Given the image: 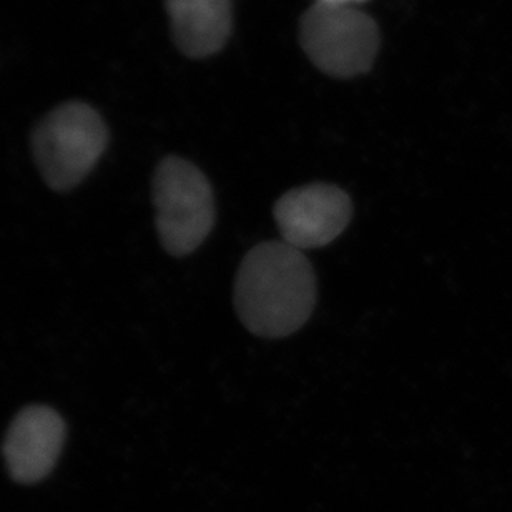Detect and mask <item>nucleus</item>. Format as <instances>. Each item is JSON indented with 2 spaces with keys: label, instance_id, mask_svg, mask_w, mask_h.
I'll list each match as a JSON object with an SVG mask.
<instances>
[{
  "label": "nucleus",
  "instance_id": "1",
  "mask_svg": "<svg viewBox=\"0 0 512 512\" xmlns=\"http://www.w3.org/2000/svg\"><path fill=\"white\" fill-rule=\"evenodd\" d=\"M316 278L305 253L285 242H265L243 258L235 281V306L248 330L283 338L310 320Z\"/></svg>",
  "mask_w": 512,
  "mask_h": 512
},
{
  "label": "nucleus",
  "instance_id": "2",
  "mask_svg": "<svg viewBox=\"0 0 512 512\" xmlns=\"http://www.w3.org/2000/svg\"><path fill=\"white\" fill-rule=\"evenodd\" d=\"M109 143V130L97 110L67 102L52 110L32 135V148L50 188L65 192L84 180Z\"/></svg>",
  "mask_w": 512,
  "mask_h": 512
},
{
  "label": "nucleus",
  "instance_id": "3",
  "mask_svg": "<svg viewBox=\"0 0 512 512\" xmlns=\"http://www.w3.org/2000/svg\"><path fill=\"white\" fill-rule=\"evenodd\" d=\"M153 202L158 235L168 253L190 255L212 232V185L193 163L180 157L162 160L153 177Z\"/></svg>",
  "mask_w": 512,
  "mask_h": 512
},
{
  "label": "nucleus",
  "instance_id": "4",
  "mask_svg": "<svg viewBox=\"0 0 512 512\" xmlns=\"http://www.w3.org/2000/svg\"><path fill=\"white\" fill-rule=\"evenodd\" d=\"M300 40L318 69L340 79L366 74L380 49L375 20L356 5H311L301 17Z\"/></svg>",
  "mask_w": 512,
  "mask_h": 512
},
{
  "label": "nucleus",
  "instance_id": "5",
  "mask_svg": "<svg viewBox=\"0 0 512 512\" xmlns=\"http://www.w3.org/2000/svg\"><path fill=\"white\" fill-rule=\"evenodd\" d=\"M351 213L350 197L328 183L293 188L273 208L283 242L301 252L330 245L345 232Z\"/></svg>",
  "mask_w": 512,
  "mask_h": 512
},
{
  "label": "nucleus",
  "instance_id": "6",
  "mask_svg": "<svg viewBox=\"0 0 512 512\" xmlns=\"http://www.w3.org/2000/svg\"><path fill=\"white\" fill-rule=\"evenodd\" d=\"M65 441V423L47 406H29L10 424L4 458L17 483L34 484L49 476Z\"/></svg>",
  "mask_w": 512,
  "mask_h": 512
},
{
  "label": "nucleus",
  "instance_id": "7",
  "mask_svg": "<svg viewBox=\"0 0 512 512\" xmlns=\"http://www.w3.org/2000/svg\"><path fill=\"white\" fill-rule=\"evenodd\" d=\"M173 39L183 54L205 59L227 44L232 0H165Z\"/></svg>",
  "mask_w": 512,
  "mask_h": 512
},
{
  "label": "nucleus",
  "instance_id": "8",
  "mask_svg": "<svg viewBox=\"0 0 512 512\" xmlns=\"http://www.w3.org/2000/svg\"><path fill=\"white\" fill-rule=\"evenodd\" d=\"M316 2H323V4L356 5L365 2V0H316Z\"/></svg>",
  "mask_w": 512,
  "mask_h": 512
}]
</instances>
